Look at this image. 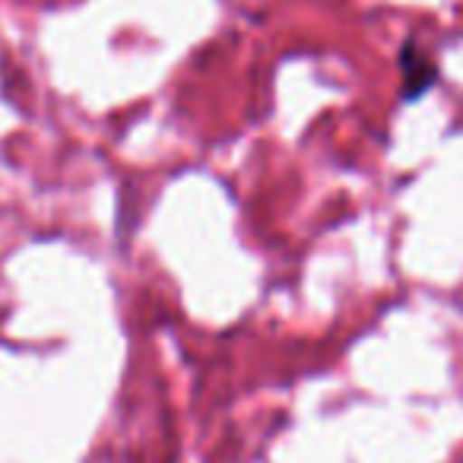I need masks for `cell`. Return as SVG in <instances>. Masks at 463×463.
Instances as JSON below:
<instances>
[{
	"label": "cell",
	"mask_w": 463,
	"mask_h": 463,
	"mask_svg": "<svg viewBox=\"0 0 463 463\" xmlns=\"http://www.w3.org/2000/svg\"><path fill=\"white\" fill-rule=\"evenodd\" d=\"M400 64H403V96L412 99V96H422L425 90H431L435 86V64H431L429 58H425L419 48L406 45L403 48V58H400Z\"/></svg>",
	"instance_id": "obj_1"
}]
</instances>
